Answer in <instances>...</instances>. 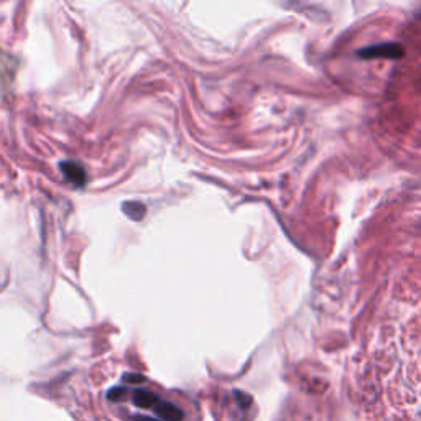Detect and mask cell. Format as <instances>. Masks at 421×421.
Here are the masks:
<instances>
[{"instance_id":"cell-1","label":"cell","mask_w":421,"mask_h":421,"mask_svg":"<svg viewBox=\"0 0 421 421\" xmlns=\"http://www.w3.org/2000/svg\"><path fill=\"white\" fill-rule=\"evenodd\" d=\"M404 48L398 43H383V45H375V47L362 48L359 52L360 58H401L404 56Z\"/></svg>"},{"instance_id":"cell-2","label":"cell","mask_w":421,"mask_h":421,"mask_svg":"<svg viewBox=\"0 0 421 421\" xmlns=\"http://www.w3.org/2000/svg\"><path fill=\"white\" fill-rule=\"evenodd\" d=\"M153 410L162 421H181L183 420V411L178 408L176 405L170 404V401L160 400Z\"/></svg>"},{"instance_id":"cell-3","label":"cell","mask_w":421,"mask_h":421,"mask_svg":"<svg viewBox=\"0 0 421 421\" xmlns=\"http://www.w3.org/2000/svg\"><path fill=\"white\" fill-rule=\"evenodd\" d=\"M61 170L63 175L70 183H72L75 186H82L86 181V173L82 170V167L75 163V162H65L61 163Z\"/></svg>"},{"instance_id":"cell-4","label":"cell","mask_w":421,"mask_h":421,"mask_svg":"<svg viewBox=\"0 0 421 421\" xmlns=\"http://www.w3.org/2000/svg\"><path fill=\"white\" fill-rule=\"evenodd\" d=\"M132 400L134 404L139 406V408H155L158 404V397L155 395L153 392L145 390V388H137V390L132 393Z\"/></svg>"},{"instance_id":"cell-5","label":"cell","mask_w":421,"mask_h":421,"mask_svg":"<svg viewBox=\"0 0 421 421\" xmlns=\"http://www.w3.org/2000/svg\"><path fill=\"white\" fill-rule=\"evenodd\" d=\"M17 61L6 53H0V81L10 79L13 72H15Z\"/></svg>"},{"instance_id":"cell-6","label":"cell","mask_w":421,"mask_h":421,"mask_svg":"<svg viewBox=\"0 0 421 421\" xmlns=\"http://www.w3.org/2000/svg\"><path fill=\"white\" fill-rule=\"evenodd\" d=\"M123 213H125L130 219L139 221V219L144 217L145 206L141 203H127V204H123Z\"/></svg>"},{"instance_id":"cell-7","label":"cell","mask_w":421,"mask_h":421,"mask_svg":"<svg viewBox=\"0 0 421 421\" xmlns=\"http://www.w3.org/2000/svg\"><path fill=\"white\" fill-rule=\"evenodd\" d=\"M123 393H125V388H121V387L112 388V390L107 393V398H111V400H118V398L123 397Z\"/></svg>"},{"instance_id":"cell-8","label":"cell","mask_w":421,"mask_h":421,"mask_svg":"<svg viewBox=\"0 0 421 421\" xmlns=\"http://www.w3.org/2000/svg\"><path fill=\"white\" fill-rule=\"evenodd\" d=\"M123 381H127L130 383H139V382H144L145 378L140 377V375H137V374H129V375H125V377H123Z\"/></svg>"},{"instance_id":"cell-9","label":"cell","mask_w":421,"mask_h":421,"mask_svg":"<svg viewBox=\"0 0 421 421\" xmlns=\"http://www.w3.org/2000/svg\"><path fill=\"white\" fill-rule=\"evenodd\" d=\"M130 421H162L160 418H153V416H145V415H137Z\"/></svg>"}]
</instances>
